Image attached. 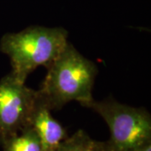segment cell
<instances>
[{
    "label": "cell",
    "mask_w": 151,
    "mask_h": 151,
    "mask_svg": "<svg viewBox=\"0 0 151 151\" xmlns=\"http://www.w3.org/2000/svg\"><path fill=\"white\" fill-rule=\"evenodd\" d=\"M97 72L96 64L68 42L47 68L39 96L51 111L60 110L71 101L88 108L94 100L92 88Z\"/></svg>",
    "instance_id": "obj_1"
},
{
    "label": "cell",
    "mask_w": 151,
    "mask_h": 151,
    "mask_svg": "<svg viewBox=\"0 0 151 151\" xmlns=\"http://www.w3.org/2000/svg\"><path fill=\"white\" fill-rule=\"evenodd\" d=\"M64 28L29 26L18 33H7L0 40V50L10 58L11 73L25 82L38 66L48 68L67 45Z\"/></svg>",
    "instance_id": "obj_2"
},
{
    "label": "cell",
    "mask_w": 151,
    "mask_h": 151,
    "mask_svg": "<svg viewBox=\"0 0 151 151\" xmlns=\"http://www.w3.org/2000/svg\"><path fill=\"white\" fill-rule=\"evenodd\" d=\"M89 108L103 118L110 129L108 142L117 149H133L151 143V117L143 108L123 104L112 97L93 100Z\"/></svg>",
    "instance_id": "obj_3"
},
{
    "label": "cell",
    "mask_w": 151,
    "mask_h": 151,
    "mask_svg": "<svg viewBox=\"0 0 151 151\" xmlns=\"http://www.w3.org/2000/svg\"><path fill=\"white\" fill-rule=\"evenodd\" d=\"M38 91L19 81L12 73L0 80V145L29 127Z\"/></svg>",
    "instance_id": "obj_4"
},
{
    "label": "cell",
    "mask_w": 151,
    "mask_h": 151,
    "mask_svg": "<svg viewBox=\"0 0 151 151\" xmlns=\"http://www.w3.org/2000/svg\"><path fill=\"white\" fill-rule=\"evenodd\" d=\"M51 110L40 99L34 108L29 127L35 131L40 140L43 151H56L60 144L68 137L64 127L51 115Z\"/></svg>",
    "instance_id": "obj_5"
},
{
    "label": "cell",
    "mask_w": 151,
    "mask_h": 151,
    "mask_svg": "<svg viewBox=\"0 0 151 151\" xmlns=\"http://www.w3.org/2000/svg\"><path fill=\"white\" fill-rule=\"evenodd\" d=\"M4 151H43L35 131L27 127L3 144Z\"/></svg>",
    "instance_id": "obj_6"
},
{
    "label": "cell",
    "mask_w": 151,
    "mask_h": 151,
    "mask_svg": "<svg viewBox=\"0 0 151 151\" xmlns=\"http://www.w3.org/2000/svg\"><path fill=\"white\" fill-rule=\"evenodd\" d=\"M99 141L92 139L83 130L67 137L56 151H98Z\"/></svg>",
    "instance_id": "obj_7"
},
{
    "label": "cell",
    "mask_w": 151,
    "mask_h": 151,
    "mask_svg": "<svg viewBox=\"0 0 151 151\" xmlns=\"http://www.w3.org/2000/svg\"><path fill=\"white\" fill-rule=\"evenodd\" d=\"M98 151H151V143L147 144L145 145L138 147V148H133V149H117L111 145L108 141H105V142L99 141Z\"/></svg>",
    "instance_id": "obj_8"
}]
</instances>
